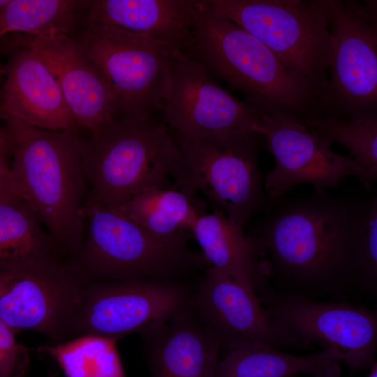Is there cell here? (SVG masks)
<instances>
[{
    "instance_id": "6da1fadb",
    "label": "cell",
    "mask_w": 377,
    "mask_h": 377,
    "mask_svg": "<svg viewBox=\"0 0 377 377\" xmlns=\"http://www.w3.org/2000/svg\"><path fill=\"white\" fill-rule=\"evenodd\" d=\"M1 117L13 142L10 168L15 182L59 251L74 257L84 235L89 193L77 130L45 131L16 117Z\"/></svg>"
},
{
    "instance_id": "7a4b0ae2",
    "label": "cell",
    "mask_w": 377,
    "mask_h": 377,
    "mask_svg": "<svg viewBox=\"0 0 377 377\" xmlns=\"http://www.w3.org/2000/svg\"><path fill=\"white\" fill-rule=\"evenodd\" d=\"M191 13L192 40L186 51L212 75L240 90L246 102L265 112L306 117L307 109L319 97L306 78L202 0H192Z\"/></svg>"
},
{
    "instance_id": "3957f363",
    "label": "cell",
    "mask_w": 377,
    "mask_h": 377,
    "mask_svg": "<svg viewBox=\"0 0 377 377\" xmlns=\"http://www.w3.org/2000/svg\"><path fill=\"white\" fill-rule=\"evenodd\" d=\"M80 156L87 199L115 209L145 189L175 186L181 159L172 132L154 117H117L80 140Z\"/></svg>"
},
{
    "instance_id": "277c9868",
    "label": "cell",
    "mask_w": 377,
    "mask_h": 377,
    "mask_svg": "<svg viewBox=\"0 0 377 377\" xmlns=\"http://www.w3.org/2000/svg\"><path fill=\"white\" fill-rule=\"evenodd\" d=\"M324 192L292 205L274 216L261 248L279 269L302 282L325 284L356 274L360 214Z\"/></svg>"
},
{
    "instance_id": "5b68a950",
    "label": "cell",
    "mask_w": 377,
    "mask_h": 377,
    "mask_svg": "<svg viewBox=\"0 0 377 377\" xmlns=\"http://www.w3.org/2000/svg\"><path fill=\"white\" fill-rule=\"evenodd\" d=\"M84 216L82 244L67 263L83 283L177 279L206 262L187 242L158 237L108 206L87 199Z\"/></svg>"
},
{
    "instance_id": "8992f818",
    "label": "cell",
    "mask_w": 377,
    "mask_h": 377,
    "mask_svg": "<svg viewBox=\"0 0 377 377\" xmlns=\"http://www.w3.org/2000/svg\"><path fill=\"white\" fill-rule=\"evenodd\" d=\"M172 135L181 158L175 185L202 192L213 209L243 227L261 198L263 136L251 130Z\"/></svg>"
},
{
    "instance_id": "52a82bcc",
    "label": "cell",
    "mask_w": 377,
    "mask_h": 377,
    "mask_svg": "<svg viewBox=\"0 0 377 377\" xmlns=\"http://www.w3.org/2000/svg\"><path fill=\"white\" fill-rule=\"evenodd\" d=\"M202 1L263 42L322 97L330 57V0Z\"/></svg>"
},
{
    "instance_id": "ba28073f",
    "label": "cell",
    "mask_w": 377,
    "mask_h": 377,
    "mask_svg": "<svg viewBox=\"0 0 377 377\" xmlns=\"http://www.w3.org/2000/svg\"><path fill=\"white\" fill-rule=\"evenodd\" d=\"M73 36L109 82L118 117L145 119L162 110L178 47L85 17Z\"/></svg>"
},
{
    "instance_id": "9c48e42d",
    "label": "cell",
    "mask_w": 377,
    "mask_h": 377,
    "mask_svg": "<svg viewBox=\"0 0 377 377\" xmlns=\"http://www.w3.org/2000/svg\"><path fill=\"white\" fill-rule=\"evenodd\" d=\"M192 294L178 279L84 283L75 308L73 337L93 334L118 340L140 334L190 309Z\"/></svg>"
},
{
    "instance_id": "30bf717a",
    "label": "cell",
    "mask_w": 377,
    "mask_h": 377,
    "mask_svg": "<svg viewBox=\"0 0 377 377\" xmlns=\"http://www.w3.org/2000/svg\"><path fill=\"white\" fill-rule=\"evenodd\" d=\"M330 80L321 98L332 99L351 117L376 114V1L330 0Z\"/></svg>"
},
{
    "instance_id": "8fae6325",
    "label": "cell",
    "mask_w": 377,
    "mask_h": 377,
    "mask_svg": "<svg viewBox=\"0 0 377 377\" xmlns=\"http://www.w3.org/2000/svg\"><path fill=\"white\" fill-rule=\"evenodd\" d=\"M82 283L59 258L0 272V319L15 333L38 332L52 341L73 337Z\"/></svg>"
},
{
    "instance_id": "7c38bea8",
    "label": "cell",
    "mask_w": 377,
    "mask_h": 377,
    "mask_svg": "<svg viewBox=\"0 0 377 377\" xmlns=\"http://www.w3.org/2000/svg\"><path fill=\"white\" fill-rule=\"evenodd\" d=\"M161 112L172 133L180 135L235 130L258 133L265 113L233 96L192 54L179 47L170 57Z\"/></svg>"
},
{
    "instance_id": "4fadbf2b",
    "label": "cell",
    "mask_w": 377,
    "mask_h": 377,
    "mask_svg": "<svg viewBox=\"0 0 377 377\" xmlns=\"http://www.w3.org/2000/svg\"><path fill=\"white\" fill-rule=\"evenodd\" d=\"M258 133L275 158L274 168L264 179L265 188L272 197L280 196L302 183L313 185L315 192H324L350 175L364 183L359 163L351 156L334 152L332 142L306 125L302 118L265 112Z\"/></svg>"
},
{
    "instance_id": "5bb4252c",
    "label": "cell",
    "mask_w": 377,
    "mask_h": 377,
    "mask_svg": "<svg viewBox=\"0 0 377 377\" xmlns=\"http://www.w3.org/2000/svg\"><path fill=\"white\" fill-rule=\"evenodd\" d=\"M268 311L294 342L311 341L353 369H369L376 362L377 316L373 311L300 295L282 298Z\"/></svg>"
},
{
    "instance_id": "9a60e30c",
    "label": "cell",
    "mask_w": 377,
    "mask_h": 377,
    "mask_svg": "<svg viewBox=\"0 0 377 377\" xmlns=\"http://www.w3.org/2000/svg\"><path fill=\"white\" fill-rule=\"evenodd\" d=\"M191 308L228 352L246 346L279 350L294 343L256 293L212 267L193 291Z\"/></svg>"
},
{
    "instance_id": "2e32d148",
    "label": "cell",
    "mask_w": 377,
    "mask_h": 377,
    "mask_svg": "<svg viewBox=\"0 0 377 377\" xmlns=\"http://www.w3.org/2000/svg\"><path fill=\"white\" fill-rule=\"evenodd\" d=\"M11 38L32 49L43 60L78 127L94 133L118 117L109 82L73 35L40 38L16 34Z\"/></svg>"
},
{
    "instance_id": "e0dca14e",
    "label": "cell",
    "mask_w": 377,
    "mask_h": 377,
    "mask_svg": "<svg viewBox=\"0 0 377 377\" xmlns=\"http://www.w3.org/2000/svg\"><path fill=\"white\" fill-rule=\"evenodd\" d=\"M7 43L10 54L4 66L6 79L0 114L18 118L40 129L77 130L75 119L43 60L11 37Z\"/></svg>"
},
{
    "instance_id": "ac0fdd59",
    "label": "cell",
    "mask_w": 377,
    "mask_h": 377,
    "mask_svg": "<svg viewBox=\"0 0 377 377\" xmlns=\"http://www.w3.org/2000/svg\"><path fill=\"white\" fill-rule=\"evenodd\" d=\"M151 377H216L220 341L192 308L140 334Z\"/></svg>"
},
{
    "instance_id": "d6986e66",
    "label": "cell",
    "mask_w": 377,
    "mask_h": 377,
    "mask_svg": "<svg viewBox=\"0 0 377 377\" xmlns=\"http://www.w3.org/2000/svg\"><path fill=\"white\" fill-rule=\"evenodd\" d=\"M191 4L192 0H90L85 20L186 51L192 40Z\"/></svg>"
},
{
    "instance_id": "ffe728a7",
    "label": "cell",
    "mask_w": 377,
    "mask_h": 377,
    "mask_svg": "<svg viewBox=\"0 0 377 377\" xmlns=\"http://www.w3.org/2000/svg\"><path fill=\"white\" fill-rule=\"evenodd\" d=\"M192 237L210 267L256 293L267 269L259 257L262 248L258 240L246 237L242 226L216 209L198 218Z\"/></svg>"
},
{
    "instance_id": "44dd1931",
    "label": "cell",
    "mask_w": 377,
    "mask_h": 377,
    "mask_svg": "<svg viewBox=\"0 0 377 377\" xmlns=\"http://www.w3.org/2000/svg\"><path fill=\"white\" fill-rule=\"evenodd\" d=\"M117 210L158 237L182 242L192 237L198 218L206 212L196 193L177 186L145 189Z\"/></svg>"
},
{
    "instance_id": "7402d4cb",
    "label": "cell",
    "mask_w": 377,
    "mask_h": 377,
    "mask_svg": "<svg viewBox=\"0 0 377 377\" xmlns=\"http://www.w3.org/2000/svg\"><path fill=\"white\" fill-rule=\"evenodd\" d=\"M29 202L0 193V272L59 258V249Z\"/></svg>"
},
{
    "instance_id": "603a6c76",
    "label": "cell",
    "mask_w": 377,
    "mask_h": 377,
    "mask_svg": "<svg viewBox=\"0 0 377 377\" xmlns=\"http://www.w3.org/2000/svg\"><path fill=\"white\" fill-rule=\"evenodd\" d=\"M340 362L331 351L295 355L258 346L236 348L220 360L216 377H290L307 374L339 377Z\"/></svg>"
},
{
    "instance_id": "cb8c5ba5",
    "label": "cell",
    "mask_w": 377,
    "mask_h": 377,
    "mask_svg": "<svg viewBox=\"0 0 377 377\" xmlns=\"http://www.w3.org/2000/svg\"><path fill=\"white\" fill-rule=\"evenodd\" d=\"M90 0H8L0 10V39L22 32L40 38L73 35L84 20Z\"/></svg>"
},
{
    "instance_id": "d4e9b609",
    "label": "cell",
    "mask_w": 377,
    "mask_h": 377,
    "mask_svg": "<svg viewBox=\"0 0 377 377\" xmlns=\"http://www.w3.org/2000/svg\"><path fill=\"white\" fill-rule=\"evenodd\" d=\"M116 339L84 334L40 347L66 377H126Z\"/></svg>"
},
{
    "instance_id": "484cf974",
    "label": "cell",
    "mask_w": 377,
    "mask_h": 377,
    "mask_svg": "<svg viewBox=\"0 0 377 377\" xmlns=\"http://www.w3.org/2000/svg\"><path fill=\"white\" fill-rule=\"evenodd\" d=\"M304 122L330 142L345 147L360 165L363 184L369 188L377 178V118L376 114H363L344 120L336 117L310 115Z\"/></svg>"
},
{
    "instance_id": "4316f807",
    "label": "cell",
    "mask_w": 377,
    "mask_h": 377,
    "mask_svg": "<svg viewBox=\"0 0 377 377\" xmlns=\"http://www.w3.org/2000/svg\"><path fill=\"white\" fill-rule=\"evenodd\" d=\"M356 274L369 291H376L377 201L372 200L360 214L356 246Z\"/></svg>"
},
{
    "instance_id": "83f0119b",
    "label": "cell",
    "mask_w": 377,
    "mask_h": 377,
    "mask_svg": "<svg viewBox=\"0 0 377 377\" xmlns=\"http://www.w3.org/2000/svg\"><path fill=\"white\" fill-rule=\"evenodd\" d=\"M15 334L0 319V377H25L28 371L29 350L17 342Z\"/></svg>"
},
{
    "instance_id": "f1b7e54d",
    "label": "cell",
    "mask_w": 377,
    "mask_h": 377,
    "mask_svg": "<svg viewBox=\"0 0 377 377\" xmlns=\"http://www.w3.org/2000/svg\"><path fill=\"white\" fill-rule=\"evenodd\" d=\"M5 156V154L0 151V193H14L24 198L20 187L13 177L10 168L6 163Z\"/></svg>"
},
{
    "instance_id": "f546056e",
    "label": "cell",
    "mask_w": 377,
    "mask_h": 377,
    "mask_svg": "<svg viewBox=\"0 0 377 377\" xmlns=\"http://www.w3.org/2000/svg\"><path fill=\"white\" fill-rule=\"evenodd\" d=\"M13 142L10 134L8 131H2L0 129V151L6 155L9 153H13Z\"/></svg>"
},
{
    "instance_id": "4dcf8cb0",
    "label": "cell",
    "mask_w": 377,
    "mask_h": 377,
    "mask_svg": "<svg viewBox=\"0 0 377 377\" xmlns=\"http://www.w3.org/2000/svg\"><path fill=\"white\" fill-rule=\"evenodd\" d=\"M367 377H377V364L375 362L370 368Z\"/></svg>"
},
{
    "instance_id": "1f68e13d",
    "label": "cell",
    "mask_w": 377,
    "mask_h": 377,
    "mask_svg": "<svg viewBox=\"0 0 377 377\" xmlns=\"http://www.w3.org/2000/svg\"><path fill=\"white\" fill-rule=\"evenodd\" d=\"M8 2V0H0V10Z\"/></svg>"
},
{
    "instance_id": "d6a6232c",
    "label": "cell",
    "mask_w": 377,
    "mask_h": 377,
    "mask_svg": "<svg viewBox=\"0 0 377 377\" xmlns=\"http://www.w3.org/2000/svg\"><path fill=\"white\" fill-rule=\"evenodd\" d=\"M4 74H5L4 66L0 64V75H3Z\"/></svg>"
},
{
    "instance_id": "836d02e7",
    "label": "cell",
    "mask_w": 377,
    "mask_h": 377,
    "mask_svg": "<svg viewBox=\"0 0 377 377\" xmlns=\"http://www.w3.org/2000/svg\"><path fill=\"white\" fill-rule=\"evenodd\" d=\"M290 377H302V376H290ZM306 377H327V376H322V375H315V376H308Z\"/></svg>"
}]
</instances>
